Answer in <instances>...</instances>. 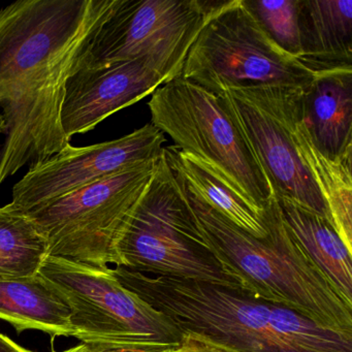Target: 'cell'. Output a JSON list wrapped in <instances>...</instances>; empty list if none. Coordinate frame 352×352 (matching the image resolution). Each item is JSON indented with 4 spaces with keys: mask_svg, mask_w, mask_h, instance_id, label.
<instances>
[{
    "mask_svg": "<svg viewBox=\"0 0 352 352\" xmlns=\"http://www.w3.org/2000/svg\"><path fill=\"white\" fill-rule=\"evenodd\" d=\"M158 160L129 166L26 212L47 240L48 256L117 267V241Z\"/></svg>",
    "mask_w": 352,
    "mask_h": 352,
    "instance_id": "cell-8",
    "label": "cell"
},
{
    "mask_svg": "<svg viewBox=\"0 0 352 352\" xmlns=\"http://www.w3.org/2000/svg\"><path fill=\"white\" fill-rule=\"evenodd\" d=\"M269 38L287 54L300 55V0H244Z\"/></svg>",
    "mask_w": 352,
    "mask_h": 352,
    "instance_id": "cell-20",
    "label": "cell"
},
{
    "mask_svg": "<svg viewBox=\"0 0 352 352\" xmlns=\"http://www.w3.org/2000/svg\"><path fill=\"white\" fill-rule=\"evenodd\" d=\"M178 178L197 222V244L238 282L242 292L285 307L323 329L352 333V307L290 234L276 195L265 208L267 236L257 239Z\"/></svg>",
    "mask_w": 352,
    "mask_h": 352,
    "instance_id": "cell-3",
    "label": "cell"
},
{
    "mask_svg": "<svg viewBox=\"0 0 352 352\" xmlns=\"http://www.w3.org/2000/svg\"><path fill=\"white\" fill-rule=\"evenodd\" d=\"M277 201L290 234L352 307L351 251L327 218L290 199L277 197Z\"/></svg>",
    "mask_w": 352,
    "mask_h": 352,
    "instance_id": "cell-15",
    "label": "cell"
},
{
    "mask_svg": "<svg viewBox=\"0 0 352 352\" xmlns=\"http://www.w3.org/2000/svg\"><path fill=\"white\" fill-rule=\"evenodd\" d=\"M197 230L182 183L164 151L117 241V267L241 289L195 243Z\"/></svg>",
    "mask_w": 352,
    "mask_h": 352,
    "instance_id": "cell-5",
    "label": "cell"
},
{
    "mask_svg": "<svg viewBox=\"0 0 352 352\" xmlns=\"http://www.w3.org/2000/svg\"><path fill=\"white\" fill-rule=\"evenodd\" d=\"M166 79L146 58L81 69L69 78L61 108L67 139L89 133L122 109L153 94Z\"/></svg>",
    "mask_w": 352,
    "mask_h": 352,
    "instance_id": "cell-12",
    "label": "cell"
},
{
    "mask_svg": "<svg viewBox=\"0 0 352 352\" xmlns=\"http://www.w3.org/2000/svg\"><path fill=\"white\" fill-rule=\"evenodd\" d=\"M180 352H186V351H182V350L180 349Z\"/></svg>",
    "mask_w": 352,
    "mask_h": 352,
    "instance_id": "cell-24",
    "label": "cell"
},
{
    "mask_svg": "<svg viewBox=\"0 0 352 352\" xmlns=\"http://www.w3.org/2000/svg\"><path fill=\"white\" fill-rule=\"evenodd\" d=\"M151 123L263 210L275 195L252 148L222 98L182 76L162 84L148 102Z\"/></svg>",
    "mask_w": 352,
    "mask_h": 352,
    "instance_id": "cell-4",
    "label": "cell"
},
{
    "mask_svg": "<svg viewBox=\"0 0 352 352\" xmlns=\"http://www.w3.org/2000/svg\"><path fill=\"white\" fill-rule=\"evenodd\" d=\"M5 133V119L3 115H0V135Z\"/></svg>",
    "mask_w": 352,
    "mask_h": 352,
    "instance_id": "cell-23",
    "label": "cell"
},
{
    "mask_svg": "<svg viewBox=\"0 0 352 352\" xmlns=\"http://www.w3.org/2000/svg\"><path fill=\"white\" fill-rule=\"evenodd\" d=\"M178 352H180V349H179V351Z\"/></svg>",
    "mask_w": 352,
    "mask_h": 352,
    "instance_id": "cell-25",
    "label": "cell"
},
{
    "mask_svg": "<svg viewBox=\"0 0 352 352\" xmlns=\"http://www.w3.org/2000/svg\"><path fill=\"white\" fill-rule=\"evenodd\" d=\"M300 112L321 154L331 160L352 156V69L316 74L302 89Z\"/></svg>",
    "mask_w": 352,
    "mask_h": 352,
    "instance_id": "cell-13",
    "label": "cell"
},
{
    "mask_svg": "<svg viewBox=\"0 0 352 352\" xmlns=\"http://www.w3.org/2000/svg\"><path fill=\"white\" fill-rule=\"evenodd\" d=\"M300 55L313 73L352 69V0H300Z\"/></svg>",
    "mask_w": 352,
    "mask_h": 352,
    "instance_id": "cell-14",
    "label": "cell"
},
{
    "mask_svg": "<svg viewBox=\"0 0 352 352\" xmlns=\"http://www.w3.org/2000/svg\"><path fill=\"white\" fill-rule=\"evenodd\" d=\"M118 0H19L0 11V185L71 145L65 87Z\"/></svg>",
    "mask_w": 352,
    "mask_h": 352,
    "instance_id": "cell-1",
    "label": "cell"
},
{
    "mask_svg": "<svg viewBox=\"0 0 352 352\" xmlns=\"http://www.w3.org/2000/svg\"><path fill=\"white\" fill-rule=\"evenodd\" d=\"M124 287L164 313L186 352H352V333L329 331L238 288L112 269Z\"/></svg>",
    "mask_w": 352,
    "mask_h": 352,
    "instance_id": "cell-2",
    "label": "cell"
},
{
    "mask_svg": "<svg viewBox=\"0 0 352 352\" xmlns=\"http://www.w3.org/2000/svg\"><path fill=\"white\" fill-rule=\"evenodd\" d=\"M182 78L215 94L230 89L305 88L316 74L279 48L244 0L219 1L189 49Z\"/></svg>",
    "mask_w": 352,
    "mask_h": 352,
    "instance_id": "cell-7",
    "label": "cell"
},
{
    "mask_svg": "<svg viewBox=\"0 0 352 352\" xmlns=\"http://www.w3.org/2000/svg\"><path fill=\"white\" fill-rule=\"evenodd\" d=\"M0 352H34L22 347L8 336L0 333Z\"/></svg>",
    "mask_w": 352,
    "mask_h": 352,
    "instance_id": "cell-22",
    "label": "cell"
},
{
    "mask_svg": "<svg viewBox=\"0 0 352 352\" xmlns=\"http://www.w3.org/2000/svg\"><path fill=\"white\" fill-rule=\"evenodd\" d=\"M0 319L11 323L18 335L38 331L53 338L73 337L69 308L40 274L0 280Z\"/></svg>",
    "mask_w": 352,
    "mask_h": 352,
    "instance_id": "cell-16",
    "label": "cell"
},
{
    "mask_svg": "<svg viewBox=\"0 0 352 352\" xmlns=\"http://www.w3.org/2000/svg\"><path fill=\"white\" fill-rule=\"evenodd\" d=\"M180 347H168L164 349H135V348L117 347L102 344L82 343L75 347L61 352H178Z\"/></svg>",
    "mask_w": 352,
    "mask_h": 352,
    "instance_id": "cell-21",
    "label": "cell"
},
{
    "mask_svg": "<svg viewBox=\"0 0 352 352\" xmlns=\"http://www.w3.org/2000/svg\"><path fill=\"white\" fill-rule=\"evenodd\" d=\"M302 89L261 86L230 89L217 96L244 133L276 197L329 219L322 197L292 141Z\"/></svg>",
    "mask_w": 352,
    "mask_h": 352,
    "instance_id": "cell-10",
    "label": "cell"
},
{
    "mask_svg": "<svg viewBox=\"0 0 352 352\" xmlns=\"http://www.w3.org/2000/svg\"><path fill=\"white\" fill-rule=\"evenodd\" d=\"M71 313L73 337L82 343L135 349L180 347V331L122 285L112 267L47 256L38 272Z\"/></svg>",
    "mask_w": 352,
    "mask_h": 352,
    "instance_id": "cell-6",
    "label": "cell"
},
{
    "mask_svg": "<svg viewBox=\"0 0 352 352\" xmlns=\"http://www.w3.org/2000/svg\"><path fill=\"white\" fill-rule=\"evenodd\" d=\"M48 244L30 216L11 203L0 207V280L38 275Z\"/></svg>",
    "mask_w": 352,
    "mask_h": 352,
    "instance_id": "cell-19",
    "label": "cell"
},
{
    "mask_svg": "<svg viewBox=\"0 0 352 352\" xmlns=\"http://www.w3.org/2000/svg\"><path fill=\"white\" fill-rule=\"evenodd\" d=\"M292 138L322 197L329 222L352 252V156L331 160L317 150L302 121L300 102L292 123Z\"/></svg>",
    "mask_w": 352,
    "mask_h": 352,
    "instance_id": "cell-17",
    "label": "cell"
},
{
    "mask_svg": "<svg viewBox=\"0 0 352 352\" xmlns=\"http://www.w3.org/2000/svg\"><path fill=\"white\" fill-rule=\"evenodd\" d=\"M218 3L216 0H118L92 38L80 69L146 58L170 81L182 74L189 49Z\"/></svg>",
    "mask_w": 352,
    "mask_h": 352,
    "instance_id": "cell-9",
    "label": "cell"
},
{
    "mask_svg": "<svg viewBox=\"0 0 352 352\" xmlns=\"http://www.w3.org/2000/svg\"><path fill=\"white\" fill-rule=\"evenodd\" d=\"M164 156L175 174L199 199L251 236H267L265 209L253 205L212 168L175 146L164 148Z\"/></svg>",
    "mask_w": 352,
    "mask_h": 352,
    "instance_id": "cell-18",
    "label": "cell"
},
{
    "mask_svg": "<svg viewBox=\"0 0 352 352\" xmlns=\"http://www.w3.org/2000/svg\"><path fill=\"white\" fill-rule=\"evenodd\" d=\"M166 135L152 123L120 139L63 151L32 164L13 187L12 205L26 212L60 199L129 166L153 162L164 154Z\"/></svg>",
    "mask_w": 352,
    "mask_h": 352,
    "instance_id": "cell-11",
    "label": "cell"
}]
</instances>
